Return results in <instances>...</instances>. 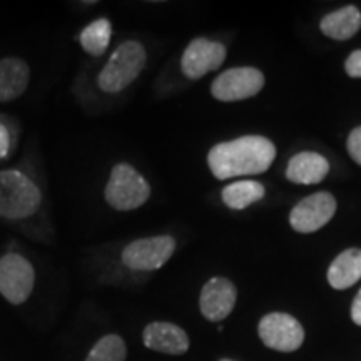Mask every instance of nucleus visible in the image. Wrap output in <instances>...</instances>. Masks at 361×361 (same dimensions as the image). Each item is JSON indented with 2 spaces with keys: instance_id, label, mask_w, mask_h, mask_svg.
<instances>
[{
  "instance_id": "b1692460",
  "label": "nucleus",
  "mask_w": 361,
  "mask_h": 361,
  "mask_svg": "<svg viewBox=\"0 0 361 361\" xmlns=\"http://www.w3.org/2000/svg\"><path fill=\"white\" fill-rule=\"evenodd\" d=\"M219 361H233V360H228V358H223V360H219Z\"/></svg>"
},
{
  "instance_id": "39448f33",
  "label": "nucleus",
  "mask_w": 361,
  "mask_h": 361,
  "mask_svg": "<svg viewBox=\"0 0 361 361\" xmlns=\"http://www.w3.org/2000/svg\"><path fill=\"white\" fill-rule=\"evenodd\" d=\"M35 288V268L20 252L11 251L0 258V295L6 301L20 306Z\"/></svg>"
},
{
  "instance_id": "423d86ee",
  "label": "nucleus",
  "mask_w": 361,
  "mask_h": 361,
  "mask_svg": "<svg viewBox=\"0 0 361 361\" xmlns=\"http://www.w3.org/2000/svg\"><path fill=\"white\" fill-rule=\"evenodd\" d=\"M176 239L169 234L141 238L129 243L121 252V261L133 271H157L173 258Z\"/></svg>"
},
{
  "instance_id": "a211bd4d",
  "label": "nucleus",
  "mask_w": 361,
  "mask_h": 361,
  "mask_svg": "<svg viewBox=\"0 0 361 361\" xmlns=\"http://www.w3.org/2000/svg\"><path fill=\"white\" fill-rule=\"evenodd\" d=\"M112 39V24L109 19H101L90 22L79 34V44L85 54L92 57H101L107 51Z\"/></svg>"
},
{
  "instance_id": "f03ea898",
  "label": "nucleus",
  "mask_w": 361,
  "mask_h": 361,
  "mask_svg": "<svg viewBox=\"0 0 361 361\" xmlns=\"http://www.w3.org/2000/svg\"><path fill=\"white\" fill-rule=\"evenodd\" d=\"M42 191L32 178L19 169L0 171V218L24 221L39 213Z\"/></svg>"
},
{
  "instance_id": "6ab92c4d",
  "label": "nucleus",
  "mask_w": 361,
  "mask_h": 361,
  "mask_svg": "<svg viewBox=\"0 0 361 361\" xmlns=\"http://www.w3.org/2000/svg\"><path fill=\"white\" fill-rule=\"evenodd\" d=\"M128 358V345L124 338L109 333L96 341L84 361H126Z\"/></svg>"
},
{
  "instance_id": "aec40b11",
  "label": "nucleus",
  "mask_w": 361,
  "mask_h": 361,
  "mask_svg": "<svg viewBox=\"0 0 361 361\" xmlns=\"http://www.w3.org/2000/svg\"><path fill=\"white\" fill-rule=\"evenodd\" d=\"M346 149L356 164L361 166V126L351 130L348 139H346Z\"/></svg>"
},
{
  "instance_id": "4468645a",
  "label": "nucleus",
  "mask_w": 361,
  "mask_h": 361,
  "mask_svg": "<svg viewBox=\"0 0 361 361\" xmlns=\"http://www.w3.org/2000/svg\"><path fill=\"white\" fill-rule=\"evenodd\" d=\"M329 173V162L324 156L313 151L295 154L288 162L286 179L295 184H318Z\"/></svg>"
},
{
  "instance_id": "ddd939ff",
  "label": "nucleus",
  "mask_w": 361,
  "mask_h": 361,
  "mask_svg": "<svg viewBox=\"0 0 361 361\" xmlns=\"http://www.w3.org/2000/svg\"><path fill=\"white\" fill-rule=\"evenodd\" d=\"M30 82V67L20 57L0 59V102L24 96Z\"/></svg>"
},
{
  "instance_id": "dca6fc26",
  "label": "nucleus",
  "mask_w": 361,
  "mask_h": 361,
  "mask_svg": "<svg viewBox=\"0 0 361 361\" xmlns=\"http://www.w3.org/2000/svg\"><path fill=\"white\" fill-rule=\"evenodd\" d=\"M319 29L333 40H348L355 37L361 29V12L355 6H345L324 16L319 22Z\"/></svg>"
},
{
  "instance_id": "0eeeda50",
  "label": "nucleus",
  "mask_w": 361,
  "mask_h": 361,
  "mask_svg": "<svg viewBox=\"0 0 361 361\" xmlns=\"http://www.w3.org/2000/svg\"><path fill=\"white\" fill-rule=\"evenodd\" d=\"M264 87V74L255 67H233L221 72L211 84V96L221 102L255 97Z\"/></svg>"
},
{
  "instance_id": "f3484780",
  "label": "nucleus",
  "mask_w": 361,
  "mask_h": 361,
  "mask_svg": "<svg viewBox=\"0 0 361 361\" xmlns=\"http://www.w3.org/2000/svg\"><path fill=\"white\" fill-rule=\"evenodd\" d=\"M266 194V188L258 180H236V183L228 184L221 192L223 202L229 209L243 211L247 206L255 204L263 200Z\"/></svg>"
},
{
  "instance_id": "2eb2a0df",
  "label": "nucleus",
  "mask_w": 361,
  "mask_h": 361,
  "mask_svg": "<svg viewBox=\"0 0 361 361\" xmlns=\"http://www.w3.org/2000/svg\"><path fill=\"white\" fill-rule=\"evenodd\" d=\"M361 279V250L350 247L340 252L328 268L329 286L338 291L348 290Z\"/></svg>"
},
{
  "instance_id": "9b49d317",
  "label": "nucleus",
  "mask_w": 361,
  "mask_h": 361,
  "mask_svg": "<svg viewBox=\"0 0 361 361\" xmlns=\"http://www.w3.org/2000/svg\"><path fill=\"white\" fill-rule=\"evenodd\" d=\"M238 300V288L231 279L214 276L202 286L200 311L207 322L221 323L233 313Z\"/></svg>"
},
{
  "instance_id": "f257e3e1",
  "label": "nucleus",
  "mask_w": 361,
  "mask_h": 361,
  "mask_svg": "<svg viewBox=\"0 0 361 361\" xmlns=\"http://www.w3.org/2000/svg\"><path fill=\"white\" fill-rule=\"evenodd\" d=\"M276 157V146L263 135H243L211 147L207 166L216 179L266 173Z\"/></svg>"
},
{
  "instance_id": "20e7f679",
  "label": "nucleus",
  "mask_w": 361,
  "mask_h": 361,
  "mask_svg": "<svg viewBox=\"0 0 361 361\" xmlns=\"http://www.w3.org/2000/svg\"><path fill=\"white\" fill-rule=\"evenodd\" d=\"M151 197L147 179L128 162H117L111 169L104 188V200L119 213H128L142 207Z\"/></svg>"
},
{
  "instance_id": "7ed1b4c3",
  "label": "nucleus",
  "mask_w": 361,
  "mask_h": 361,
  "mask_svg": "<svg viewBox=\"0 0 361 361\" xmlns=\"http://www.w3.org/2000/svg\"><path fill=\"white\" fill-rule=\"evenodd\" d=\"M147 64L146 47L137 40H124L114 49L97 75V85L106 94H119L141 75Z\"/></svg>"
},
{
  "instance_id": "5701e85b",
  "label": "nucleus",
  "mask_w": 361,
  "mask_h": 361,
  "mask_svg": "<svg viewBox=\"0 0 361 361\" xmlns=\"http://www.w3.org/2000/svg\"><path fill=\"white\" fill-rule=\"evenodd\" d=\"M351 319H353L355 324L361 326V290L356 293L353 305H351Z\"/></svg>"
},
{
  "instance_id": "1a4fd4ad",
  "label": "nucleus",
  "mask_w": 361,
  "mask_h": 361,
  "mask_svg": "<svg viewBox=\"0 0 361 361\" xmlns=\"http://www.w3.org/2000/svg\"><path fill=\"white\" fill-rule=\"evenodd\" d=\"M336 213V200L326 191L301 200L290 213V224L296 233L311 234L326 226Z\"/></svg>"
},
{
  "instance_id": "6e6552de",
  "label": "nucleus",
  "mask_w": 361,
  "mask_h": 361,
  "mask_svg": "<svg viewBox=\"0 0 361 361\" xmlns=\"http://www.w3.org/2000/svg\"><path fill=\"white\" fill-rule=\"evenodd\" d=\"M258 335L264 346L281 353H293L305 343V328L295 316L288 313L263 316L258 324Z\"/></svg>"
},
{
  "instance_id": "9d476101",
  "label": "nucleus",
  "mask_w": 361,
  "mask_h": 361,
  "mask_svg": "<svg viewBox=\"0 0 361 361\" xmlns=\"http://www.w3.org/2000/svg\"><path fill=\"white\" fill-rule=\"evenodd\" d=\"M226 51L224 44L209 40L206 37H197L188 44L180 57V71L188 79L197 80L209 72L218 71L224 64Z\"/></svg>"
},
{
  "instance_id": "412c9836",
  "label": "nucleus",
  "mask_w": 361,
  "mask_h": 361,
  "mask_svg": "<svg viewBox=\"0 0 361 361\" xmlns=\"http://www.w3.org/2000/svg\"><path fill=\"white\" fill-rule=\"evenodd\" d=\"M345 71L350 78L361 79V49L350 54L345 61Z\"/></svg>"
},
{
  "instance_id": "4be33fe9",
  "label": "nucleus",
  "mask_w": 361,
  "mask_h": 361,
  "mask_svg": "<svg viewBox=\"0 0 361 361\" xmlns=\"http://www.w3.org/2000/svg\"><path fill=\"white\" fill-rule=\"evenodd\" d=\"M8 149H11V133L6 126L0 123V159H4L8 154Z\"/></svg>"
},
{
  "instance_id": "f8f14e48",
  "label": "nucleus",
  "mask_w": 361,
  "mask_h": 361,
  "mask_svg": "<svg viewBox=\"0 0 361 361\" xmlns=\"http://www.w3.org/2000/svg\"><path fill=\"white\" fill-rule=\"evenodd\" d=\"M144 346L162 355L180 356L188 353L191 341L188 333L174 323L154 322L142 329Z\"/></svg>"
}]
</instances>
